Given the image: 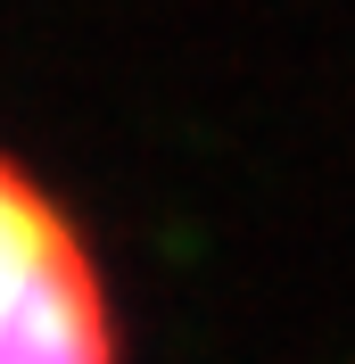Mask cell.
Segmentation results:
<instances>
[{"mask_svg": "<svg viewBox=\"0 0 355 364\" xmlns=\"http://www.w3.org/2000/svg\"><path fill=\"white\" fill-rule=\"evenodd\" d=\"M0 364H124L108 265L17 149H0Z\"/></svg>", "mask_w": 355, "mask_h": 364, "instance_id": "6da1fadb", "label": "cell"}]
</instances>
